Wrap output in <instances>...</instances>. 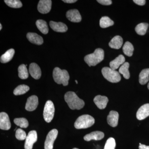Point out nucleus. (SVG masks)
<instances>
[{
	"label": "nucleus",
	"instance_id": "nucleus-11",
	"mask_svg": "<svg viewBox=\"0 0 149 149\" xmlns=\"http://www.w3.org/2000/svg\"><path fill=\"white\" fill-rule=\"evenodd\" d=\"M38 104V98L37 96H30L27 99L25 106V109L28 111H33L36 109Z\"/></svg>",
	"mask_w": 149,
	"mask_h": 149
},
{
	"label": "nucleus",
	"instance_id": "nucleus-3",
	"mask_svg": "<svg viewBox=\"0 0 149 149\" xmlns=\"http://www.w3.org/2000/svg\"><path fill=\"white\" fill-rule=\"evenodd\" d=\"M54 80L58 84H63V86L68 85L70 79L69 73L65 70H61L56 67L53 72Z\"/></svg>",
	"mask_w": 149,
	"mask_h": 149
},
{
	"label": "nucleus",
	"instance_id": "nucleus-4",
	"mask_svg": "<svg viewBox=\"0 0 149 149\" xmlns=\"http://www.w3.org/2000/svg\"><path fill=\"white\" fill-rule=\"evenodd\" d=\"M95 120L89 115H83L77 118L74 123V126L76 129H85L94 125Z\"/></svg>",
	"mask_w": 149,
	"mask_h": 149
},
{
	"label": "nucleus",
	"instance_id": "nucleus-29",
	"mask_svg": "<svg viewBox=\"0 0 149 149\" xmlns=\"http://www.w3.org/2000/svg\"><path fill=\"white\" fill-rule=\"evenodd\" d=\"M149 24L147 23H141L138 24L135 28L136 33L138 35H144L146 33Z\"/></svg>",
	"mask_w": 149,
	"mask_h": 149
},
{
	"label": "nucleus",
	"instance_id": "nucleus-16",
	"mask_svg": "<svg viewBox=\"0 0 149 149\" xmlns=\"http://www.w3.org/2000/svg\"><path fill=\"white\" fill-rule=\"evenodd\" d=\"M109 102L108 98L106 96L97 95L95 97L94 102L99 109H103L106 107Z\"/></svg>",
	"mask_w": 149,
	"mask_h": 149
},
{
	"label": "nucleus",
	"instance_id": "nucleus-2",
	"mask_svg": "<svg viewBox=\"0 0 149 149\" xmlns=\"http://www.w3.org/2000/svg\"><path fill=\"white\" fill-rule=\"evenodd\" d=\"M104 56V53L103 50L98 48L93 53L85 56L84 60L89 66H95L103 60Z\"/></svg>",
	"mask_w": 149,
	"mask_h": 149
},
{
	"label": "nucleus",
	"instance_id": "nucleus-12",
	"mask_svg": "<svg viewBox=\"0 0 149 149\" xmlns=\"http://www.w3.org/2000/svg\"><path fill=\"white\" fill-rule=\"evenodd\" d=\"M67 18L70 21L73 22H79L82 20V17L79 11L77 9H72L66 13Z\"/></svg>",
	"mask_w": 149,
	"mask_h": 149
},
{
	"label": "nucleus",
	"instance_id": "nucleus-42",
	"mask_svg": "<svg viewBox=\"0 0 149 149\" xmlns=\"http://www.w3.org/2000/svg\"><path fill=\"white\" fill-rule=\"evenodd\" d=\"M72 149H79L78 148H74Z\"/></svg>",
	"mask_w": 149,
	"mask_h": 149
},
{
	"label": "nucleus",
	"instance_id": "nucleus-19",
	"mask_svg": "<svg viewBox=\"0 0 149 149\" xmlns=\"http://www.w3.org/2000/svg\"><path fill=\"white\" fill-rule=\"evenodd\" d=\"M27 37L30 42L38 45H42L44 42L42 37L35 33L29 32L27 33Z\"/></svg>",
	"mask_w": 149,
	"mask_h": 149
},
{
	"label": "nucleus",
	"instance_id": "nucleus-17",
	"mask_svg": "<svg viewBox=\"0 0 149 149\" xmlns=\"http://www.w3.org/2000/svg\"><path fill=\"white\" fill-rule=\"evenodd\" d=\"M49 25L51 28L56 32H65L68 29L66 24L61 22L51 21L50 22Z\"/></svg>",
	"mask_w": 149,
	"mask_h": 149
},
{
	"label": "nucleus",
	"instance_id": "nucleus-28",
	"mask_svg": "<svg viewBox=\"0 0 149 149\" xmlns=\"http://www.w3.org/2000/svg\"><path fill=\"white\" fill-rule=\"evenodd\" d=\"M18 76L22 79H27L29 76L28 70L26 65L24 64H22L19 66L18 68Z\"/></svg>",
	"mask_w": 149,
	"mask_h": 149
},
{
	"label": "nucleus",
	"instance_id": "nucleus-25",
	"mask_svg": "<svg viewBox=\"0 0 149 149\" xmlns=\"http://www.w3.org/2000/svg\"><path fill=\"white\" fill-rule=\"evenodd\" d=\"M129 65L128 62H125L120 67L119 69V73L123 74V77L126 79H129L130 77V72L128 70Z\"/></svg>",
	"mask_w": 149,
	"mask_h": 149
},
{
	"label": "nucleus",
	"instance_id": "nucleus-36",
	"mask_svg": "<svg viewBox=\"0 0 149 149\" xmlns=\"http://www.w3.org/2000/svg\"><path fill=\"white\" fill-rule=\"evenodd\" d=\"M133 2L139 6H143L146 3L145 0H134Z\"/></svg>",
	"mask_w": 149,
	"mask_h": 149
},
{
	"label": "nucleus",
	"instance_id": "nucleus-9",
	"mask_svg": "<svg viewBox=\"0 0 149 149\" xmlns=\"http://www.w3.org/2000/svg\"><path fill=\"white\" fill-rule=\"evenodd\" d=\"M52 1L51 0H40L37 6V9L42 14H47L50 11Z\"/></svg>",
	"mask_w": 149,
	"mask_h": 149
},
{
	"label": "nucleus",
	"instance_id": "nucleus-22",
	"mask_svg": "<svg viewBox=\"0 0 149 149\" xmlns=\"http://www.w3.org/2000/svg\"><path fill=\"white\" fill-rule=\"evenodd\" d=\"M15 51L13 49H11L6 52L4 54L1 56V62L2 63H5L8 62L12 59L14 55Z\"/></svg>",
	"mask_w": 149,
	"mask_h": 149
},
{
	"label": "nucleus",
	"instance_id": "nucleus-39",
	"mask_svg": "<svg viewBox=\"0 0 149 149\" xmlns=\"http://www.w3.org/2000/svg\"><path fill=\"white\" fill-rule=\"evenodd\" d=\"M2 28V24H0V30H1Z\"/></svg>",
	"mask_w": 149,
	"mask_h": 149
},
{
	"label": "nucleus",
	"instance_id": "nucleus-7",
	"mask_svg": "<svg viewBox=\"0 0 149 149\" xmlns=\"http://www.w3.org/2000/svg\"><path fill=\"white\" fill-rule=\"evenodd\" d=\"M58 131L56 129H53L48 133L45 143V149H53L54 142L57 137Z\"/></svg>",
	"mask_w": 149,
	"mask_h": 149
},
{
	"label": "nucleus",
	"instance_id": "nucleus-23",
	"mask_svg": "<svg viewBox=\"0 0 149 149\" xmlns=\"http://www.w3.org/2000/svg\"><path fill=\"white\" fill-rule=\"evenodd\" d=\"M36 26L40 32L43 34L46 35L49 32L47 24V22L42 19H38L36 22Z\"/></svg>",
	"mask_w": 149,
	"mask_h": 149
},
{
	"label": "nucleus",
	"instance_id": "nucleus-10",
	"mask_svg": "<svg viewBox=\"0 0 149 149\" xmlns=\"http://www.w3.org/2000/svg\"><path fill=\"white\" fill-rule=\"evenodd\" d=\"M11 128V123L8 115L5 112L0 113V128L2 130H8Z\"/></svg>",
	"mask_w": 149,
	"mask_h": 149
},
{
	"label": "nucleus",
	"instance_id": "nucleus-20",
	"mask_svg": "<svg viewBox=\"0 0 149 149\" xmlns=\"http://www.w3.org/2000/svg\"><path fill=\"white\" fill-rule=\"evenodd\" d=\"M125 58L124 56L122 55H120L113 61L110 62L109 64L110 68L115 70L118 69L120 65L124 64L125 63Z\"/></svg>",
	"mask_w": 149,
	"mask_h": 149
},
{
	"label": "nucleus",
	"instance_id": "nucleus-30",
	"mask_svg": "<svg viewBox=\"0 0 149 149\" xmlns=\"http://www.w3.org/2000/svg\"><path fill=\"white\" fill-rule=\"evenodd\" d=\"M29 90V86L25 85H19L15 88L13 93L15 95H20L27 93Z\"/></svg>",
	"mask_w": 149,
	"mask_h": 149
},
{
	"label": "nucleus",
	"instance_id": "nucleus-40",
	"mask_svg": "<svg viewBox=\"0 0 149 149\" xmlns=\"http://www.w3.org/2000/svg\"><path fill=\"white\" fill-rule=\"evenodd\" d=\"M75 83H76V84H78V82H77V80H75Z\"/></svg>",
	"mask_w": 149,
	"mask_h": 149
},
{
	"label": "nucleus",
	"instance_id": "nucleus-31",
	"mask_svg": "<svg viewBox=\"0 0 149 149\" xmlns=\"http://www.w3.org/2000/svg\"><path fill=\"white\" fill-rule=\"evenodd\" d=\"M4 2L7 5L12 8H20L22 6V3L19 0H5Z\"/></svg>",
	"mask_w": 149,
	"mask_h": 149
},
{
	"label": "nucleus",
	"instance_id": "nucleus-1",
	"mask_svg": "<svg viewBox=\"0 0 149 149\" xmlns=\"http://www.w3.org/2000/svg\"><path fill=\"white\" fill-rule=\"evenodd\" d=\"M64 99L70 109L79 110L85 106V102L73 92L69 91L65 95Z\"/></svg>",
	"mask_w": 149,
	"mask_h": 149
},
{
	"label": "nucleus",
	"instance_id": "nucleus-32",
	"mask_svg": "<svg viewBox=\"0 0 149 149\" xmlns=\"http://www.w3.org/2000/svg\"><path fill=\"white\" fill-rule=\"evenodd\" d=\"M14 122L22 128H27L29 125L28 120L24 118H15L14 120Z\"/></svg>",
	"mask_w": 149,
	"mask_h": 149
},
{
	"label": "nucleus",
	"instance_id": "nucleus-37",
	"mask_svg": "<svg viewBox=\"0 0 149 149\" xmlns=\"http://www.w3.org/2000/svg\"><path fill=\"white\" fill-rule=\"evenodd\" d=\"M139 149H149V146H146L143 144H141V143L139 144Z\"/></svg>",
	"mask_w": 149,
	"mask_h": 149
},
{
	"label": "nucleus",
	"instance_id": "nucleus-18",
	"mask_svg": "<svg viewBox=\"0 0 149 149\" xmlns=\"http://www.w3.org/2000/svg\"><path fill=\"white\" fill-rule=\"evenodd\" d=\"M104 136V134L101 131H94L84 136V139L87 141H90L93 140L99 141L103 139Z\"/></svg>",
	"mask_w": 149,
	"mask_h": 149
},
{
	"label": "nucleus",
	"instance_id": "nucleus-6",
	"mask_svg": "<svg viewBox=\"0 0 149 149\" xmlns=\"http://www.w3.org/2000/svg\"><path fill=\"white\" fill-rule=\"evenodd\" d=\"M55 112L54 106L52 101L47 102L44 108L43 116L46 122L50 123L53 118Z\"/></svg>",
	"mask_w": 149,
	"mask_h": 149
},
{
	"label": "nucleus",
	"instance_id": "nucleus-33",
	"mask_svg": "<svg viewBox=\"0 0 149 149\" xmlns=\"http://www.w3.org/2000/svg\"><path fill=\"white\" fill-rule=\"evenodd\" d=\"M116 141L113 138H110L107 140L104 149H115L116 148Z\"/></svg>",
	"mask_w": 149,
	"mask_h": 149
},
{
	"label": "nucleus",
	"instance_id": "nucleus-21",
	"mask_svg": "<svg viewBox=\"0 0 149 149\" xmlns=\"http://www.w3.org/2000/svg\"><path fill=\"white\" fill-rule=\"evenodd\" d=\"M123 44V40L120 36H116L112 38L109 43V46L112 49H120Z\"/></svg>",
	"mask_w": 149,
	"mask_h": 149
},
{
	"label": "nucleus",
	"instance_id": "nucleus-15",
	"mask_svg": "<svg viewBox=\"0 0 149 149\" xmlns=\"http://www.w3.org/2000/svg\"><path fill=\"white\" fill-rule=\"evenodd\" d=\"M118 118L119 114L117 111H111L107 118L108 123L111 127H116L118 124Z\"/></svg>",
	"mask_w": 149,
	"mask_h": 149
},
{
	"label": "nucleus",
	"instance_id": "nucleus-41",
	"mask_svg": "<svg viewBox=\"0 0 149 149\" xmlns=\"http://www.w3.org/2000/svg\"><path fill=\"white\" fill-rule=\"evenodd\" d=\"M148 89L149 90V83H148Z\"/></svg>",
	"mask_w": 149,
	"mask_h": 149
},
{
	"label": "nucleus",
	"instance_id": "nucleus-8",
	"mask_svg": "<svg viewBox=\"0 0 149 149\" xmlns=\"http://www.w3.org/2000/svg\"><path fill=\"white\" fill-rule=\"evenodd\" d=\"M37 140V133L35 130H32L28 133L24 143V149H32L33 146Z\"/></svg>",
	"mask_w": 149,
	"mask_h": 149
},
{
	"label": "nucleus",
	"instance_id": "nucleus-27",
	"mask_svg": "<svg viewBox=\"0 0 149 149\" xmlns=\"http://www.w3.org/2000/svg\"><path fill=\"white\" fill-rule=\"evenodd\" d=\"M114 22L108 17L104 16L102 17L100 20V26L103 28H105L112 26Z\"/></svg>",
	"mask_w": 149,
	"mask_h": 149
},
{
	"label": "nucleus",
	"instance_id": "nucleus-24",
	"mask_svg": "<svg viewBox=\"0 0 149 149\" xmlns=\"http://www.w3.org/2000/svg\"><path fill=\"white\" fill-rule=\"evenodd\" d=\"M149 80V68L142 70L139 74V83L141 85L146 84Z\"/></svg>",
	"mask_w": 149,
	"mask_h": 149
},
{
	"label": "nucleus",
	"instance_id": "nucleus-13",
	"mask_svg": "<svg viewBox=\"0 0 149 149\" xmlns=\"http://www.w3.org/2000/svg\"><path fill=\"white\" fill-rule=\"evenodd\" d=\"M149 116V104H145L138 110L136 113L137 119L143 120Z\"/></svg>",
	"mask_w": 149,
	"mask_h": 149
},
{
	"label": "nucleus",
	"instance_id": "nucleus-38",
	"mask_svg": "<svg viewBox=\"0 0 149 149\" xmlns=\"http://www.w3.org/2000/svg\"><path fill=\"white\" fill-rule=\"evenodd\" d=\"M63 1L68 3H73L77 1V0H63Z\"/></svg>",
	"mask_w": 149,
	"mask_h": 149
},
{
	"label": "nucleus",
	"instance_id": "nucleus-14",
	"mask_svg": "<svg viewBox=\"0 0 149 149\" xmlns=\"http://www.w3.org/2000/svg\"><path fill=\"white\" fill-rule=\"evenodd\" d=\"M29 72L31 76L36 80L40 79L42 75L40 66L35 63H31L29 65Z\"/></svg>",
	"mask_w": 149,
	"mask_h": 149
},
{
	"label": "nucleus",
	"instance_id": "nucleus-34",
	"mask_svg": "<svg viewBox=\"0 0 149 149\" xmlns=\"http://www.w3.org/2000/svg\"><path fill=\"white\" fill-rule=\"evenodd\" d=\"M27 135L25 131L21 128H18L16 130L15 133V137L17 140L19 141H23L26 139Z\"/></svg>",
	"mask_w": 149,
	"mask_h": 149
},
{
	"label": "nucleus",
	"instance_id": "nucleus-26",
	"mask_svg": "<svg viewBox=\"0 0 149 149\" xmlns=\"http://www.w3.org/2000/svg\"><path fill=\"white\" fill-rule=\"evenodd\" d=\"M123 50L125 55L130 57L133 55L134 47L130 42H126L123 45Z\"/></svg>",
	"mask_w": 149,
	"mask_h": 149
},
{
	"label": "nucleus",
	"instance_id": "nucleus-5",
	"mask_svg": "<svg viewBox=\"0 0 149 149\" xmlns=\"http://www.w3.org/2000/svg\"><path fill=\"white\" fill-rule=\"evenodd\" d=\"M102 72L104 77L111 83H118L121 80L119 72L111 69L110 68H103L102 69Z\"/></svg>",
	"mask_w": 149,
	"mask_h": 149
},
{
	"label": "nucleus",
	"instance_id": "nucleus-35",
	"mask_svg": "<svg viewBox=\"0 0 149 149\" xmlns=\"http://www.w3.org/2000/svg\"><path fill=\"white\" fill-rule=\"evenodd\" d=\"M97 1L103 5L109 6L112 4V1L111 0H97Z\"/></svg>",
	"mask_w": 149,
	"mask_h": 149
}]
</instances>
